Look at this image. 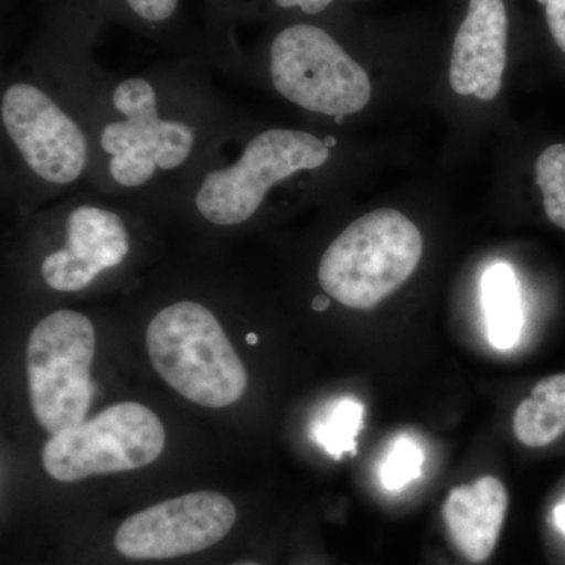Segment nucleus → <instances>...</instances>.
<instances>
[{
  "label": "nucleus",
  "instance_id": "nucleus-1",
  "mask_svg": "<svg viewBox=\"0 0 565 565\" xmlns=\"http://www.w3.org/2000/svg\"><path fill=\"white\" fill-rule=\"evenodd\" d=\"M41 65L87 129L92 162L85 188L152 212L248 121L193 71L117 76L81 54Z\"/></svg>",
  "mask_w": 565,
  "mask_h": 565
},
{
  "label": "nucleus",
  "instance_id": "nucleus-2",
  "mask_svg": "<svg viewBox=\"0 0 565 565\" xmlns=\"http://www.w3.org/2000/svg\"><path fill=\"white\" fill-rule=\"evenodd\" d=\"M337 147L333 136L248 120L156 215L207 233L247 232L275 214L278 192L303 174L323 172Z\"/></svg>",
  "mask_w": 565,
  "mask_h": 565
},
{
  "label": "nucleus",
  "instance_id": "nucleus-3",
  "mask_svg": "<svg viewBox=\"0 0 565 565\" xmlns=\"http://www.w3.org/2000/svg\"><path fill=\"white\" fill-rule=\"evenodd\" d=\"M0 128L2 200L10 214L39 210L87 185V129L40 63L3 81Z\"/></svg>",
  "mask_w": 565,
  "mask_h": 565
},
{
  "label": "nucleus",
  "instance_id": "nucleus-4",
  "mask_svg": "<svg viewBox=\"0 0 565 565\" xmlns=\"http://www.w3.org/2000/svg\"><path fill=\"white\" fill-rule=\"evenodd\" d=\"M17 217L18 228L43 245L40 278L57 294L87 291L121 269L132 258L139 234L162 222L139 203L90 188Z\"/></svg>",
  "mask_w": 565,
  "mask_h": 565
},
{
  "label": "nucleus",
  "instance_id": "nucleus-5",
  "mask_svg": "<svg viewBox=\"0 0 565 565\" xmlns=\"http://www.w3.org/2000/svg\"><path fill=\"white\" fill-rule=\"evenodd\" d=\"M148 353L174 392L203 407H228L247 390L248 375L218 316L195 299L174 300L148 322Z\"/></svg>",
  "mask_w": 565,
  "mask_h": 565
},
{
  "label": "nucleus",
  "instance_id": "nucleus-6",
  "mask_svg": "<svg viewBox=\"0 0 565 565\" xmlns=\"http://www.w3.org/2000/svg\"><path fill=\"white\" fill-rule=\"evenodd\" d=\"M422 256V233L403 212H367L327 245L319 286L345 308L373 310L412 277Z\"/></svg>",
  "mask_w": 565,
  "mask_h": 565
},
{
  "label": "nucleus",
  "instance_id": "nucleus-7",
  "mask_svg": "<svg viewBox=\"0 0 565 565\" xmlns=\"http://www.w3.org/2000/svg\"><path fill=\"white\" fill-rule=\"evenodd\" d=\"M266 77L281 99L341 122L366 109L373 85L340 41L308 22L286 25L267 47Z\"/></svg>",
  "mask_w": 565,
  "mask_h": 565
},
{
  "label": "nucleus",
  "instance_id": "nucleus-8",
  "mask_svg": "<svg viewBox=\"0 0 565 565\" xmlns=\"http://www.w3.org/2000/svg\"><path fill=\"white\" fill-rule=\"evenodd\" d=\"M95 323L81 311L55 310L32 329L28 343V381L33 415L47 434L85 422L93 390Z\"/></svg>",
  "mask_w": 565,
  "mask_h": 565
},
{
  "label": "nucleus",
  "instance_id": "nucleus-9",
  "mask_svg": "<svg viewBox=\"0 0 565 565\" xmlns=\"http://www.w3.org/2000/svg\"><path fill=\"white\" fill-rule=\"evenodd\" d=\"M166 438L161 419L150 408L115 404L90 422L52 435L41 459L55 481L77 482L147 467L162 455Z\"/></svg>",
  "mask_w": 565,
  "mask_h": 565
},
{
  "label": "nucleus",
  "instance_id": "nucleus-10",
  "mask_svg": "<svg viewBox=\"0 0 565 565\" xmlns=\"http://www.w3.org/2000/svg\"><path fill=\"white\" fill-rule=\"evenodd\" d=\"M234 523L236 508L223 494H182L126 519L115 534V548L128 559H173L218 544Z\"/></svg>",
  "mask_w": 565,
  "mask_h": 565
},
{
  "label": "nucleus",
  "instance_id": "nucleus-11",
  "mask_svg": "<svg viewBox=\"0 0 565 565\" xmlns=\"http://www.w3.org/2000/svg\"><path fill=\"white\" fill-rule=\"evenodd\" d=\"M508 11L503 0H470L456 33L449 84L460 96L493 102L508 63Z\"/></svg>",
  "mask_w": 565,
  "mask_h": 565
},
{
  "label": "nucleus",
  "instance_id": "nucleus-12",
  "mask_svg": "<svg viewBox=\"0 0 565 565\" xmlns=\"http://www.w3.org/2000/svg\"><path fill=\"white\" fill-rule=\"evenodd\" d=\"M508 508V490L493 476H484L473 484L456 487L449 493L444 504L445 525L465 559L481 564L492 556Z\"/></svg>",
  "mask_w": 565,
  "mask_h": 565
},
{
  "label": "nucleus",
  "instance_id": "nucleus-13",
  "mask_svg": "<svg viewBox=\"0 0 565 565\" xmlns=\"http://www.w3.org/2000/svg\"><path fill=\"white\" fill-rule=\"evenodd\" d=\"M482 307H484L487 337L500 351L514 348L522 337V294L514 269L509 264L497 263L482 277Z\"/></svg>",
  "mask_w": 565,
  "mask_h": 565
},
{
  "label": "nucleus",
  "instance_id": "nucleus-14",
  "mask_svg": "<svg viewBox=\"0 0 565 565\" xmlns=\"http://www.w3.org/2000/svg\"><path fill=\"white\" fill-rule=\"evenodd\" d=\"M512 429L527 448H545L565 433V373L542 379L516 407Z\"/></svg>",
  "mask_w": 565,
  "mask_h": 565
},
{
  "label": "nucleus",
  "instance_id": "nucleus-15",
  "mask_svg": "<svg viewBox=\"0 0 565 565\" xmlns=\"http://www.w3.org/2000/svg\"><path fill=\"white\" fill-rule=\"evenodd\" d=\"M364 407L353 397H343L323 408L313 424V437L334 459L355 451L363 426Z\"/></svg>",
  "mask_w": 565,
  "mask_h": 565
},
{
  "label": "nucleus",
  "instance_id": "nucleus-16",
  "mask_svg": "<svg viewBox=\"0 0 565 565\" xmlns=\"http://www.w3.org/2000/svg\"><path fill=\"white\" fill-rule=\"evenodd\" d=\"M535 182L544 196L546 217L565 230V145H552L535 161Z\"/></svg>",
  "mask_w": 565,
  "mask_h": 565
},
{
  "label": "nucleus",
  "instance_id": "nucleus-17",
  "mask_svg": "<svg viewBox=\"0 0 565 565\" xmlns=\"http://www.w3.org/2000/svg\"><path fill=\"white\" fill-rule=\"evenodd\" d=\"M424 452L411 437H399L386 452L381 468L382 484L388 490H401L423 473Z\"/></svg>",
  "mask_w": 565,
  "mask_h": 565
},
{
  "label": "nucleus",
  "instance_id": "nucleus-18",
  "mask_svg": "<svg viewBox=\"0 0 565 565\" xmlns=\"http://www.w3.org/2000/svg\"><path fill=\"white\" fill-rule=\"evenodd\" d=\"M120 3L137 24L159 29L172 24L181 0H120Z\"/></svg>",
  "mask_w": 565,
  "mask_h": 565
},
{
  "label": "nucleus",
  "instance_id": "nucleus-19",
  "mask_svg": "<svg viewBox=\"0 0 565 565\" xmlns=\"http://www.w3.org/2000/svg\"><path fill=\"white\" fill-rule=\"evenodd\" d=\"M545 7L546 24L559 50L565 52V0H537Z\"/></svg>",
  "mask_w": 565,
  "mask_h": 565
},
{
  "label": "nucleus",
  "instance_id": "nucleus-20",
  "mask_svg": "<svg viewBox=\"0 0 565 565\" xmlns=\"http://www.w3.org/2000/svg\"><path fill=\"white\" fill-rule=\"evenodd\" d=\"M278 9L282 10H300L305 14L322 13L323 10L332 6L333 0H273Z\"/></svg>",
  "mask_w": 565,
  "mask_h": 565
},
{
  "label": "nucleus",
  "instance_id": "nucleus-21",
  "mask_svg": "<svg viewBox=\"0 0 565 565\" xmlns=\"http://www.w3.org/2000/svg\"><path fill=\"white\" fill-rule=\"evenodd\" d=\"M553 522L561 533L565 534V503L557 504L553 511Z\"/></svg>",
  "mask_w": 565,
  "mask_h": 565
},
{
  "label": "nucleus",
  "instance_id": "nucleus-22",
  "mask_svg": "<svg viewBox=\"0 0 565 565\" xmlns=\"http://www.w3.org/2000/svg\"><path fill=\"white\" fill-rule=\"evenodd\" d=\"M247 341H248V344H256V343H258V337H256L255 333H248Z\"/></svg>",
  "mask_w": 565,
  "mask_h": 565
},
{
  "label": "nucleus",
  "instance_id": "nucleus-23",
  "mask_svg": "<svg viewBox=\"0 0 565 565\" xmlns=\"http://www.w3.org/2000/svg\"><path fill=\"white\" fill-rule=\"evenodd\" d=\"M233 565H262V564L253 563V561H241V563H236Z\"/></svg>",
  "mask_w": 565,
  "mask_h": 565
}]
</instances>
